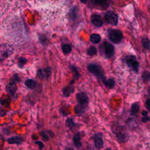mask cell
<instances>
[{
    "instance_id": "obj_39",
    "label": "cell",
    "mask_w": 150,
    "mask_h": 150,
    "mask_svg": "<svg viewBox=\"0 0 150 150\" xmlns=\"http://www.w3.org/2000/svg\"><path fill=\"white\" fill-rule=\"evenodd\" d=\"M66 150H74V149L71 147H67L66 148Z\"/></svg>"
},
{
    "instance_id": "obj_1",
    "label": "cell",
    "mask_w": 150,
    "mask_h": 150,
    "mask_svg": "<svg viewBox=\"0 0 150 150\" xmlns=\"http://www.w3.org/2000/svg\"><path fill=\"white\" fill-rule=\"evenodd\" d=\"M88 70L100 80H101L103 84L105 82L106 79L103 69L98 65L94 63H90L87 65Z\"/></svg>"
},
{
    "instance_id": "obj_27",
    "label": "cell",
    "mask_w": 150,
    "mask_h": 150,
    "mask_svg": "<svg viewBox=\"0 0 150 150\" xmlns=\"http://www.w3.org/2000/svg\"><path fill=\"white\" fill-rule=\"evenodd\" d=\"M65 124H66V125L70 129L73 128L75 125L74 122H73V121L71 118H67L65 122Z\"/></svg>"
},
{
    "instance_id": "obj_18",
    "label": "cell",
    "mask_w": 150,
    "mask_h": 150,
    "mask_svg": "<svg viewBox=\"0 0 150 150\" xmlns=\"http://www.w3.org/2000/svg\"><path fill=\"white\" fill-rule=\"evenodd\" d=\"M86 108L80 105V104H77L75 107H74V112L76 114H78V115H81L83 114L84 111H85Z\"/></svg>"
},
{
    "instance_id": "obj_6",
    "label": "cell",
    "mask_w": 150,
    "mask_h": 150,
    "mask_svg": "<svg viewBox=\"0 0 150 150\" xmlns=\"http://www.w3.org/2000/svg\"><path fill=\"white\" fill-rule=\"evenodd\" d=\"M12 49L7 46L0 45V61L8 57L12 53Z\"/></svg>"
},
{
    "instance_id": "obj_19",
    "label": "cell",
    "mask_w": 150,
    "mask_h": 150,
    "mask_svg": "<svg viewBox=\"0 0 150 150\" xmlns=\"http://www.w3.org/2000/svg\"><path fill=\"white\" fill-rule=\"evenodd\" d=\"M90 41L94 44L98 43L101 40V37L99 35L96 33H93L90 36Z\"/></svg>"
},
{
    "instance_id": "obj_30",
    "label": "cell",
    "mask_w": 150,
    "mask_h": 150,
    "mask_svg": "<svg viewBox=\"0 0 150 150\" xmlns=\"http://www.w3.org/2000/svg\"><path fill=\"white\" fill-rule=\"evenodd\" d=\"M40 134L42 138V139L44 140V141H47L49 139V136L47 134V132L45 131H42L40 132Z\"/></svg>"
},
{
    "instance_id": "obj_13",
    "label": "cell",
    "mask_w": 150,
    "mask_h": 150,
    "mask_svg": "<svg viewBox=\"0 0 150 150\" xmlns=\"http://www.w3.org/2000/svg\"><path fill=\"white\" fill-rule=\"evenodd\" d=\"M11 103V98L8 95L4 94L0 97V103L4 107H9Z\"/></svg>"
},
{
    "instance_id": "obj_23",
    "label": "cell",
    "mask_w": 150,
    "mask_h": 150,
    "mask_svg": "<svg viewBox=\"0 0 150 150\" xmlns=\"http://www.w3.org/2000/svg\"><path fill=\"white\" fill-rule=\"evenodd\" d=\"M62 50L64 54H69L71 51V46L68 43L64 44L62 46Z\"/></svg>"
},
{
    "instance_id": "obj_10",
    "label": "cell",
    "mask_w": 150,
    "mask_h": 150,
    "mask_svg": "<svg viewBox=\"0 0 150 150\" xmlns=\"http://www.w3.org/2000/svg\"><path fill=\"white\" fill-rule=\"evenodd\" d=\"M5 90L8 93H9L11 96H13L17 90L16 84L15 82L11 81L7 84L5 87Z\"/></svg>"
},
{
    "instance_id": "obj_34",
    "label": "cell",
    "mask_w": 150,
    "mask_h": 150,
    "mask_svg": "<svg viewBox=\"0 0 150 150\" xmlns=\"http://www.w3.org/2000/svg\"><path fill=\"white\" fill-rule=\"evenodd\" d=\"M141 121L142 122H146L148 121H149V117L146 115V116H144L142 118H141Z\"/></svg>"
},
{
    "instance_id": "obj_40",
    "label": "cell",
    "mask_w": 150,
    "mask_h": 150,
    "mask_svg": "<svg viewBox=\"0 0 150 150\" xmlns=\"http://www.w3.org/2000/svg\"><path fill=\"white\" fill-rule=\"evenodd\" d=\"M107 150H112V149H107Z\"/></svg>"
},
{
    "instance_id": "obj_4",
    "label": "cell",
    "mask_w": 150,
    "mask_h": 150,
    "mask_svg": "<svg viewBox=\"0 0 150 150\" xmlns=\"http://www.w3.org/2000/svg\"><path fill=\"white\" fill-rule=\"evenodd\" d=\"M104 18L108 24L115 26L118 23V16L113 11H109L107 12L104 15Z\"/></svg>"
},
{
    "instance_id": "obj_9",
    "label": "cell",
    "mask_w": 150,
    "mask_h": 150,
    "mask_svg": "<svg viewBox=\"0 0 150 150\" xmlns=\"http://www.w3.org/2000/svg\"><path fill=\"white\" fill-rule=\"evenodd\" d=\"M104 49L105 55L107 58H110L114 55V47L111 43L108 42H105L104 44Z\"/></svg>"
},
{
    "instance_id": "obj_37",
    "label": "cell",
    "mask_w": 150,
    "mask_h": 150,
    "mask_svg": "<svg viewBox=\"0 0 150 150\" xmlns=\"http://www.w3.org/2000/svg\"><path fill=\"white\" fill-rule=\"evenodd\" d=\"M141 114H142V115L143 116H146V115H148V111H146V110H142Z\"/></svg>"
},
{
    "instance_id": "obj_14",
    "label": "cell",
    "mask_w": 150,
    "mask_h": 150,
    "mask_svg": "<svg viewBox=\"0 0 150 150\" xmlns=\"http://www.w3.org/2000/svg\"><path fill=\"white\" fill-rule=\"evenodd\" d=\"M73 141L74 145L76 148H79L81 146V136L80 132H77L75 134L73 137Z\"/></svg>"
},
{
    "instance_id": "obj_7",
    "label": "cell",
    "mask_w": 150,
    "mask_h": 150,
    "mask_svg": "<svg viewBox=\"0 0 150 150\" xmlns=\"http://www.w3.org/2000/svg\"><path fill=\"white\" fill-rule=\"evenodd\" d=\"M51 74L52 70L49 67H47L42 69H39L37 71L38 77L42 79H48L51 76Z\"/></svg>"
},
{
    "instance_id": "obj_15",
    "label": "cell",
    "mask_w": 150,
    "mask_h": 150,
    "mask_svg": "<svg viewBox=\"0 0 150 150\" xmlns=\"http://www.w3.org/2000/svg\"><path fill=\"white\" fill-rule=\"evenodd\" d=\"M22 141L23 139L20 137H13L7 139V142L9 144H20Z\"/></svg>"
},
{
    "instance_id": "obj_29",
    "label": "cell",
    "mask_w": 150,
    "mask_h": 150,
    "mask_svg": "<svg viewBox=\"0 0 150 150\" xmlns=\"http://www.w3.org/2000/svg\"><path fill=\"white\" fill-rule=\"evenodd\" d=\"M94 2L101 6H107V0H94Z\"/></svg>"
},
{
    "instance_id": "obj_12",
    "label": "cell",
    "mask_w": 150,
    "mask_h": 150,
    "mask_svg": "<svg viewBox=\"0 0 150 150\" xmlns=\"http://www.w3.org/2000/svg\"><path fill=\"white\" fill-rule=\"evenodd\" d=\"M74 87L73 86V84H70L69 86H67L66 87H64L63 89V94L64 97H68L70 96V95L74 93Z\"/></svg>"
},
{
    "instance_id": "obj_24",
    "label": "cell",
    "mask_w": 150,
    "mask_h": 150,
    "mask_svg": "<svg viewBox=\"0 0 150 150\" xmlns=\"http://www.w3.org/2000/svg\"><path fill=\"white\" fill-rule=\"evenodd\" d=\"M97 49L95 46H90L88 49H87V54L88 55L90 56H94L97 54Z\"/></svg>"
},
{
    "instance_id": "obj_38",
    "label": "cell",
    "mask_w": 150,
    "mask_h": 150,
    "mask_svg": "<svg viewBox=\"0 0 150 150\" xmlns=\"http://www.w3.org/2000/svg\"><path fill=\"white\" fill-rule=\"evenodd\" d=\"M80 1L83 4H86L87 2V1H88V0H80Z\"/></svg>"
},
{
    "instance_id": "obj_25",
    "label": "cell",
    "mask_w": 150,
    "mask_h": 150,
    "mask_svg": "<svg viewBox=\"0 0 150 150\" xmlns=\"http://www.w3.org/2000/svg\"><path fill=\"white\" fill-rule=\"evenodd\" d=\"M27 62V59L25 57H21L18 59V65L20 68H23L24 65Z\"/></svg>"
},
{
    "instance_id": "obj_22",
    "label": "cell",
    "mask_w": 150,
    "mask_h": 150,
    "mask_svg": "<svg viewBox=\"0 0 150 150\" xmlns=\"http://www.w3.org/2000/svg\"><path fill=\"white\" fill-rule=\"evenodd\" d=\"M70 69H71V70L72 71V72L74 74V80H77L79 79V77H80V74L79 73V71H77V69L76 68V67L74 65H70Z\"/></svg>"
},
{
    "instance_id": "obj_20",
    "label": "cell",
    "mask_w": 150,
    "mask_h": 150,
    "mask_svg": "<svg viewBox=\"0 0 150 150\" xmlns=\"http://www.w3.org/2000/svg\"><path fill=\"white\" fill-rule=\"evenodd\" d=\"M104 84L109 88H113L115 86V80L112 78H110L108 80H106Z\"/></svg>"
},
{
    "instance_id": "obj_2",
    "label": "cell",
    "mask_w": 150,
    "mask_h": 150,
    "mask_svg": "<svg viewBox=\"0 0 150 150\" xmlns=\"http://www.w3.org/2000/svg\"><path fill=\"white\" fill-rule=\"evenodd\" d=\"M124 60L128 67H129L132 70L135 72H138L139 63L137 61L136 56L132 55L127 56L124 58Z\"/></svg>"
},
{
    "instance_id": "obj_33",
    "label": "cell",
    "mask_w": 150,
    "mask_h": 150,
    "mask_svg": "<svg viewBox=\"0 0 150 150\" xmlns=\"http://www.w3.org/2000/svg\"><path fill=\"white\" fill-rule=\"evenodd\" d=\"M76 9L75 8L71 10V18H73V19H74L76 18Z\"/></svg>"
},
{
    "instance_id": "obj_36",
    "label": "cell",
    "mask_w": 150,
    "mask_h": 150,
    "mask_svg": "<svg viewBox=\"0 0 150 150\" xmlns=\"http://www.w3.org/2000/svg\"><path fill=\"white\" fill-rule=\"evenodd\" d=\"M145 105L148 110H149V107H150V100L149 98H148L145 102Z\"/></svg>"
},
{
    "instance_id": "obj_21",
    "label": "cell",
    "mask_w": 150,
    "mask_h": 150,
    "mask_svg": "<svg viewBox=\"0 0 150 150\" xmlns=\"http://www.w3.org/2000/svg\"><path fill=\"white\" fill-rule=\"evenodd\" d=\"M115 135L116 137L117 138V139L122 142H125L127 141V136L126 135L123 133L122 132H115Z\"/></svg>"
},
{
    "instance_id": "obj_5",
    "label": "cell",
    "mask_w": 150,
    "mask_h": 150,
    "mask_svg": "<svg viewBox=\"0 0 150 150\" xmlns=\"http://www.w3.org/2000/svg\"><path fill=\"white\" fill-rule=\"evenodd\" d=\"M76 100L79 104L86 108L88 104V98L87 94L84 93L80 92L76 94Z\"/></svg>"
},
{
    "instance_id": "obj_26",
    "label": "cell",
    "mask_w": 150,
    "mask_h": 150,
    "mask_svg": "<svg viewBox=\"0 0 150 150\" xmlns=\"http://www.w3.org/2000/svg\"><path fill=\"white\" fill-rule=\"evenodd\" d=\"M142 43L145 49L149 50V40L147 38H144L142 40Z\"/></svg>"
},
{
    "instance_id": "obj_31",
    "label": "cell",
    "mask_w": 150,
    "mask_h": 150,
    "mask_svg": "<svg viewBox=\"0 0 150 150\" xmlns=\"http://www.w3.org/2000/svg\"><path fill=\"white\" fill-rule=\"evenodd\" d=\"M11 81H13V82H15V83L20 81V78H19V76H18V74H15L12 77V78L11 79Z\"/></svg>"
},
{
    "instance_id": "obj_28",
    "label": "cell",
    "mask_w": 150,
    "mask_h": 150,
    "mask_svg": "<svg viewBox=\"0 0 150 150\" xmlns=\"http://www.w3.org/2000/svg\"><path fill=\"white\" fill-rule=\"evenodd\" d=\"M142 77L144 80V82H147L149 80V77H150V74H149V72L148 71H145L143 72L142 75Z\"/></svg>"
},
{
    "instance_id": "obj_3",
    "label": "cell",
    "mask_w": 150,
    "mask_h": 150,
    "mask_svg": "<svg viewBox=\"0 0 150 150\" xmlns=\"http://www.w3.org/2000/svg\"><path fill=\"white\" fill-rule=\"evenodd\" d=\"M108 37L111 42L114 43H119L122 39V32L117 29H111L108 32Z\"/></svg>"
},
{
    "instance_id": "obj_32",
    "label": "cell",
    "mask_w": 150,
    "mask_h": 150,
    "mask_svg": "<svg viewBox=\"0 0 150 150\" xmlns=\"http://www.w3.org/2000/svg\"><path fill=\"white\" fill-rule=\"evenodd\" d=\"M35 144L39 145V148L40 149H42L44 147V144H43V143L42 142H41V141H36V142H35Z\"/></svg>"
},
{
    "instance_id": "obj_17",
    "label": "cell",
    "mask_w": 150,
    "mask_h": 150,
    "mask_svg": "<svg viewBox=\"0 0 150 150\" xmlns=\"http://www.w3.org/2000/svg\"><path fill=\"white\" fill-rule=\"evenodd\" d=\"M139 110V105L138 103H134L132 104L131 107L130 114L131 115H135L137 114Z\"/></svg>"
},
{
    "instance_id": "obj_35",
    "label": "cell",
    "mask_w": 150,
    "mask_h": 150,
    "mask_svg": "<svg viewBox=\"0 0 150 150\" xmlns=\"http://www.w3.org/2000/svg\"><path fill=\"white\" fill-rule=\"evenodd\" d=\"M6 114V111L5 110H4L2 107H0V117H2V116H5Z\"/></svg>"
},
{
    "instance_id": "obj_16",
    "label": "cell",
    "mask_w": 150,
    "mask_h": 150,
    "mask_svg": "<svg viewBox=\"0 0 150 150\" xmlns=\"http://www.w3.org/2000/svg\"><path fill=\"white\" fill-rule=\"evenodd\" d=\"M25 84L28 88H29L30 89H34L37 86L36 82L35 80H32V79L26 80L25 81Z\"/></svg>"
},
{
    "instance_id": "obj_11",
    "label": "cell",
    "mask_w": 150,
    "mask_h": 150,
    "mask_svg": "<svg viewBox=\"0 0 150 150\" xmlns=\"http://www.w3.org/2000/svg\"><path fill=\"white\" fill-rule=\"evenodd\" d=\"M91 21L92 23L96 27H100L103 25V21L101 17L97 14H94L91 16Z\"/></svg>"
},
{
    "instance_id": "obj_8",
    "label": "cell",
    "mask_w": 150,
    "mask_h": 150,
    "mask_svg": "<svg viewBox=\"0 0 150 150\" xmlns=\"http://www.w3.org/2000/svg\"><path fill=\"white\" fill-rule=\"evenodd\" d=\"M94 145L97 149H101L104 146V142L102 139V134L101 132L96 133L93 135Z\"/></svg>"
}]
</instances>
